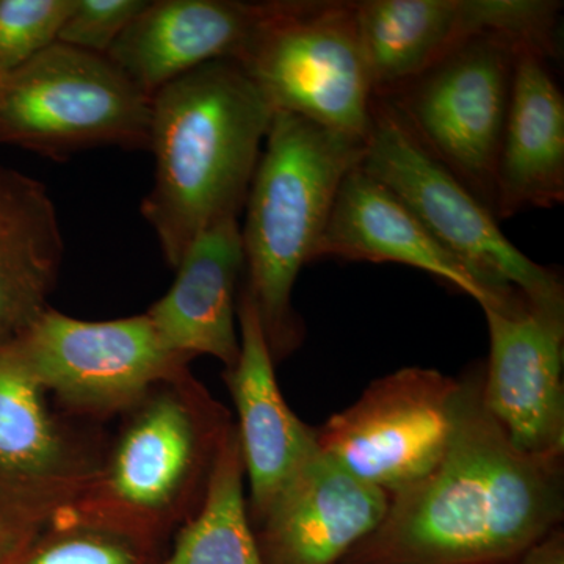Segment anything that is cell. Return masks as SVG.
I'll return each mask as SVG.
<instances>
[{
    "label": "cell",
    "instance_id": "cell-1",
    "mask_svg": "<svg viewBox=\"0 0 564 564\" xmlns=\"http://www.w3.org/2000/svg\"><path fill=\"white\" fill-rule=\"evenodd\" d=\"M480 378L463 380L444 458L419 484L391 497L383 522L343 562L514 564L562 527L563 459L516 448L485 410Z\"/></svg>",
    "mask_w": 564,
    "mask_h": 564
},
{
    "label": "cell",
    "instance_id": "cell-2",
    "mask_svg": "<svg viewBox=\"0 0 564 564\" xmlns=\"http://www.w3.org/2000/svg\"><path fill=\"white\" fill-rule=\"evenodd\" d=\"M273 117L234 61L207 63L152 96L154 184L140 210L173 270L204 228L240 218Z\"/></svg>",
    "mask_w": 564,
    "mask_h": 564
},
{
    "label": "cell",
    "instance_id": "cell-3",
    "mask_svg": "<svg viewBox=\"0 0 564 564\" xmlns=\"http://www.w3.org/2000/svg\"><path fill=\"white\" fill-rule=\"evenodd\" d=\"M236 422L191 370L120 415L101 466L68 513L163 549L198 513Z\"/></svg>",
    "mask_w": 564,
    "mask_h": 564
},
{
    "label": "cell",
    "instance_id": "cell-4",
    "mask_svg": "<svg viewBox=\"0 0 564 564\" xmlns=\"http://www.w3.org/2000/svg\"><path fill=\"white\" fill-rule=\"evenodd\" d=\"M366 141L276 111L252 176L240 225L245 291L274 362L303 343L293 310L296 278L314 261L344 177L361 165Z\"/></svg>",
    "mask_w": 564,
    "mask_h": 564
},
{
    "label": "cell",
    "instance_id": "cell-5",
    "mask_svg": "<svg viewBox=\"0 0 564 564\" xmlns=\"http://www.w3.org/2000/svg\"><path fill=\"white\" fill-rule=\"evenodd\" d=\"M362 166L391 188L445 250L497 299L522 296L564 314V285L500 229L492 210L419 143L391 104L375 99Z\"/></svg>",
    "mask_w": 564,
    "mask_h": 564
},
{
    "label": "cell",
    "instance_id": "cell-6",
    "mask_svg": "<svg viewBox=\"0 0 564 564\" xmlns=\"http://www.w3.org/2000/svg\"><path fill=\"white\" fill-rule=\"evenodd\" d=\"M270 106L366 141L373 91L356 0H272L236 61Z\"/></svg>",
    "mask_w": 564,
    "mask_h": 564
},
{
    "label": "cell",
    "instance_id": "cell-7",
    "mask_svg": "<svg viewBox=\"0 0 564 564\" xmlns=\"http://www.w3.org/2000/svg\"><path fill=\"white\" fill-rule=\"evenodd\" d=\"M152 98L106 55L54 43L0 77V143L66 158L150 148Z\"/></svg>",
    "mask_w": 564,
    "mask_h": 564
},
{
    "label": "cell",
    "instance_id": "cell-8",
    "mask_svg": "<svg viewBox=\"0 0 564 564\" xmlns=\"http://www.w3.org/2000/svg\"><path fill=\"white\" fill-rule=\"evenodd\" d=\"M521 47L505 36H477L392 98L381 99L399 111L419 143L491 210Z\"/></svg>",
    "mask_w": 564,
    "mask_h": 564
},
{
    "label": "cell",
    "instance_id": "cell-9",
    "mask_svg": "<svg viewBox=\"0 0 564 564\" xmlns=\"http://www.w3.org/2000/svg\"><path fill=\"white\" fill-rule=\"evenodd\" d=\"M18 344L52 399L91 421L120 417L192 362L165 344L147 313L88 322L47 307Z\"/></svg>",
    "mask_w": 564,
    "mask_h": 564
},
{
    "label": "cell",
    "instance_id": "cell-10",
    "mask_svg": "<svg viewBox=\"0 0 564 564\" xmlns=\"http://www.w3.org/2000/svg\"><path fill=\"white\" fill-rule=\"evenodd\" d=\"M462 397L463 380L440 370H397L315 429L318 448L364 484L395 496L444 458Z\"/></svg>",
    "mask_w": 564,
    "mask_h": 564
},
{
    "label": "cell",
    "instance_id": "cell-11",
    "mask_svg": "<svg viewBox=\"0 0 564 564\" xmlns=\"http://www.w3.org/2000/svg\"><path fill=\"white\" fill-rule=\"evenodd\" d=\"M562 9L556 0H356L373 98H392L477 36L555 55Z\"/></svg>",
    "mask_w": 564,
    "mask_h": 564
},
{
    "label": "cell",
    "instance_id": "cell-12",
    "mask_svg": "<svg viewBox=\"0 0 564 564\" xmlns=\"http://www.w3.org/2000/svg\"><path fill=\"white\" fill-rule=\"evenodd\" d=\"M51 400L18 339L0 345V511L35 525L77 502L104 452Z\"/></svg>",
    "mask_w": 564,
    "mask_h": 564
},
{
    "label": "cell",
    "instance_id": "cell-13",
    "mask_svg": "<svg viewBox=\"0 0 564 564\" xmlns=\"http://www.w3.org/2000/svg\"><path fill=\"white\" fill-rule=\"evenodd\" d=\"M489 359L480 378L485 410L527 455L564 458V314L516 296L484 306Z\"/></svg>",
    "mask_w": 564,
    "mask_h": 564
},
{
    "label": "cell",
    "instance_id": "cell-14",
    "mask_svg": "<svg viewBox=\"0 0 564 564\" xmlns=\"http://www.w3.org/2000/svg\"><path fill=\"white\" fill-rule=\"evenodd\" d=\"M391 496L321 448L251 522L265 564H337L380 527Z\"/></svg>",
    "mask_w": 564,
    "mask_h": 564
},
{
    "label": "cell",
    "instance_id": "cell-15",
    "mask_svg": "<svg viewBox=\"0 0 564 564\" xmlns=\"http://www.w3.org/2000/svg\"><path fill=\"white\" fill-rule=\"evenodd\" d=\"M240 352L225 369L236 404L237 436L250 485L248 514L256 521L300 466L317 451L313 426L296 417L278 386L274 359L251 296L240 289L237 302Z\"/></svg>",
    "mask_w": 564,
    "mask_h": 564
},
{
    "label": "cell",
    "instance_id": "cell-16",
    "mask_svg": "<svg viewBox=\"0 0 564 564\" xmlns=\"http://www.w3.org/2000/svg\"><path fill=\"white\" fill-rule=\"evenodd\" d=\"M263 2L154 0L122 32L109 57L144 95L207 63L240 57Z\"/></svg>",
    "mask_w": 564,
    "mask_h": 564
},
{
    "label": "cell",
    "instance_id": "cell-17",
    "mask_svg": "<svg viewBox=\"0 0 564 564\" xmlns=\"http://www.w3.org/2000/svg\"><path fill=\"white\" fill-rule=\"evenodd\" d=\"M318 259L414 267L459 289L481 307L513 300L492 295L362 163L340 184L315 250L314 261Z\"/></svg>",
    "mask_w": 564,
    "mask_h": 564
},
{
    "label": "cell",
    "instance_id": "cell-18",
    "mask_svg": "<svg viewBox=\"0 0 564 564\" xmlns=\"http://www.w3.org/2000/svg\"><path fill=\"white\" fill-rule=\"evenodd\" d=\"M245 269L239 218L204 228L182 254L172 289L148 317L172 350L185 358L212 356L225 369L240 352L237 333L239 282Z\"/></svg>",
    "mask_w": 564,
    "mask_h": 564
},
{
    "label": "cell",
    "instance_id": "cell-19",
    "mask_svg": "<svg viewBox=\"0 0 564 564\" xmlns=\"http://www.w3.org/2000/svg\"><path fill=\"white\" fill-rule=\"evenodd\" d=\"M551 57L533 46L516 55L494 185L497 221L564 202V98L549 68Z\"/></svg>",
    "mask_w": 564,
    "mask_h": 564
},
{
    "label": "cell",
    "instance_id": "cell-20",
    "mask_svg": "<svg viewBox=\"0 0 564 564\" xmlns=\"http://www.w3.org/2000/svg\"><path fill=\"white\" fill-rule=\"evenodd\" d=\"M63 258L57 210L41 182L0 166V345L50 307Z\"/></svg>",
    "mask_w": 564,
    "mask_h": 564
},
{
    "label": "cell",
    "instance_id": "cell-21",
    "mask_svg": "<svg viewBox=\"0 0 564 564\" xmlns=\"http://www.w3.org/2000/svg\"><path fill=\"white\" fill-rule=\"evenodd\" d=\"M245 464L234 426L198 513L174 536L158 564H265L245 497Z\"/></svg>",
    "mask_w": 564,
    "mask_h": 564
},
{
    "label": "cell",
    "instance_id": "cell-22",
    "mask_svg": "<svg viewBox=\"0 0 564 564\" xmlns=\"http://www.w3.org/2000/svg\"><path fill=\"white\" fill-rule=\"evenodd\" d=\"M162 556L161 549L65 511L0 564H158Z\"/></svg>",
    "mask_w": 564,
    "mask_h": 564
},
{
    "label": "cell",
    "instance_id": "cell-23",
    "mask_svg": "<svg viewBox=\"0 0 564 564\" xmlns=\"http://www.w3.org/2000/svg\"><path fill=\"white\" fill-rule=\"evenodd\" d=\"M74 0H0V77L57 43Z\"/></svg>",
    "mask_w": 564,
    "mask_h": 564
},
{
    "label": "cell",
    "instance_id": "cell-24",
    "mask_svg": "<svg viewBox=\"0 0 564 564\" xmlns=\"http://www.w3.org/2000/svg\"><path fill=\"white\" fill-rule=\"evenodd\" d=\"M147 6L148 0H74L57 41L76 50L107 55Z\"/></svg>",
    "mask_w": 564,
    "mask_h": 564
},
{
    "label": "cell",
    "instance_id": "cell-25",
    "mask_svg": "<svg viewBox=\"0 0 564 564\" xmlns=\"http://www.w3.org/2000/svg\"><path fill=\"white\" fill-rule=\"evenodd\" d=\"M514 564H564V532L562 527L545 534L543 540L527 549Z\"/></svg>",
    "mask_w": 564,
    "mask_h": 564
},
{
    "label": "cell",
    "instance_id": "cell-26",
    "mask_svg": "<svg viewBox=\"0 0 564 564\" xmlns=\"http://www.w3.org/2000/svg\"><path fill=\"white\" fill-rule=\"evenodd\" d=\"M43 525L0 511V563Z\"/></svg>",
    "mask_w": 564,
    "mask_h": 564
},
{
    "label": "cell",
    "instance_id": "cell-27",
    "mask_svg": "<svg viewBox=\"0 0 564 564\" xmlns=\"http://www.w3.org/2000/svg\"><path fill=\"white\" fill-rule=\"evenodd\" d=\"M337 564H355V563H345V562H340V563H337Z\"/></svg>",
    "mask_w": 564,
    "mask_h": 564
}]
</instances>
